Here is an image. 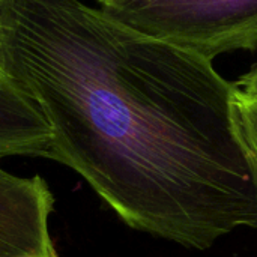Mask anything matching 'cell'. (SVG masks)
<instances>
[{"label":"cell","instance_id":"1","mask_svg":"<svg viewBox=\"0 0 257 257\" xmlns=\"http://www.w3.org/2000/svg\"><path fill=\"white\" fill-rule=\"evenodd\" d=\"M0 72L39 108L45 160L78 173L131 229L208 250L257 229L235 81L80 0H0Z\"/></svg>","mask_w":257,"mask_h":257},{"label":"cell","instance_id":"2","mask_svg":"<svg viewBox=\"0 0 257 257\" xmlns=\"http://www.w3.org/2000/svg\"><path fill=\"white\" fill-rule=\"evenodd\" d=\"M113 23L212 60L257 51V0H98Z\"/></svg>","mask_w":257,"mask_h":257},{"label":"cell","instance_id":"3","mask_svg":"<svg viewBox=\"0 0 257 257\" xmlns=\"http://www.w3.org/2000/svg\"><path fill=\"white\" fill-rule=\"evenodd\" d=\"M54 197L41 176L0 167V257H59L50 218Z\"/></svg>","mask_w":257,"mask_h":257},{"label":"cell","instance_id":"4","mask_svg":"<svg viewBox=\"0 0 257 257\" xmlns=\"http://www.w3.org/2000/svg\"><path fill=\"white\" fill-rule=\"evenodd\" d=\"M51 137L36 104L0 72V158H45Z\"/></svg>","mask_w":257,"mask_h":257},{"label":"cell","instance_id":"5","mask_svg":"<svg viewBox=\"0 0 257 257\" xmlns=\"http://www.w3.org/2000/svg\"><path fill=\"white\" fill-rule=\"evenodd\" d=\"M233 117L238 137L257 181V99L236 89L233 98Z\"/></svg>","mask_w":257,"mask_h":257},{"label":"cell","instance_id":"6","mask_svg":"<svg viewBox=\"0 0 257 257\" xmlns=\"http://www.w3.org/2000/svg\"><path fill=\"white\" fill-rule=\"evenodd\" d=\"M235 84L241 92L257 99V63H254L247 72L241 74L235 81Z\"/></svg>","mask_w":257,"mask_h":257}]
</instances>
